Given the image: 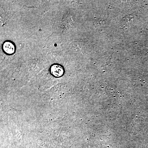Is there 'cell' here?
Instances as JSON below:
<instances>
[{
  "instance_id": "cell-1",
  "label": "cell",
  "mask_w": 148,
  "mask_h": 148,
  "mask_svg": "<svg viewBox=\"0 0 148 148\" xmlns=\"http://www.w3.org/2000/svg\"><path fill=\"white\" fill-rule=\"evenodd\" d=\"M50 73L53 77H59L64 75V67L59 64H53L51 66Z\"/></svg>"
},
{
  "instance_id": "cell-2",
  "label": "cell",
  "mask_w": 148,
  "mask_h": 148,
  "mask_svg": "<svg viewBox=\"0 0 148 148\" xmlns=\"http://www.w3.org/2000/svg\"><path fill=\"white\" fill-rule=\"evenodd\" d=\"M4 52L9 55H12L15 52L16 47L14 44L10 40L5 41L4 42L2 46Z\"/></svg>"
}]
</instances>
